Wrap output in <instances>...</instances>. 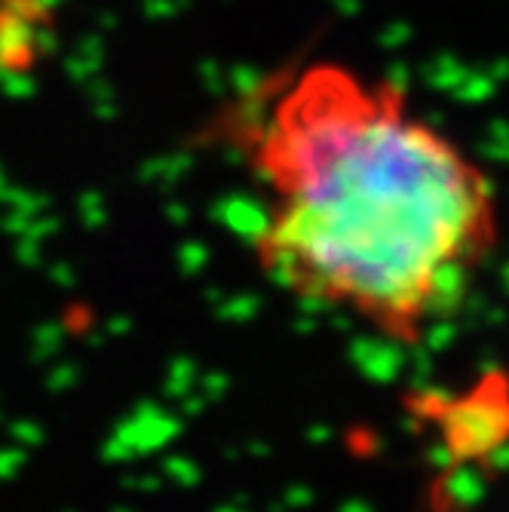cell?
<instances>
[{"label": "cell", "instance_id": "obj_1", "mask_svg": "<svg viewBox=\"0 0 509 512\" xmlns=\"http://www.w3.org/2000/svg\"><path fill=\"white\" fill-rule=\"evenodd\" d=\"M246 160L267 197L261 273L390 344L421 347L454 319L500 246L491 175L347 65L298 71L249 123Z\"/></svg>", "mask_w": 509, "mask_h": 512}]
</instances>
